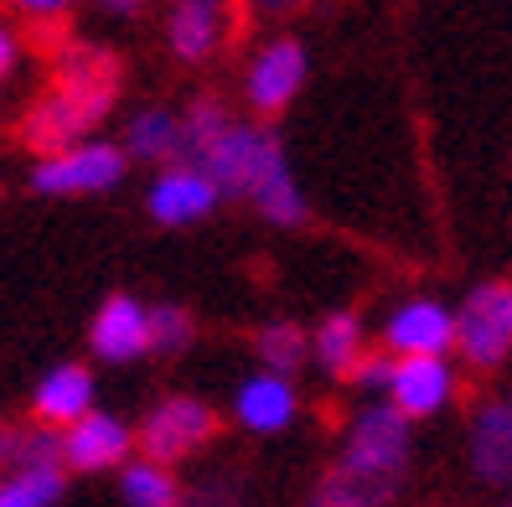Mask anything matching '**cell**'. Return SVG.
I'll list each match as a JSON object with an SVG mask.
<instances>
[{"mask_svg":"<svg viewBox=\"0 0 512 507\" xmlns=\"http://www.w3.org/2000/svg\"><path fill=\"white\" fill-rule=\"evenodd\" d=\"M119 57L104 42H83L68 37L63 47L52 52V88L21 114V145L32 156H52V151H68V145L88 140L104 114L119 104Z\"/></svg>","mask_w":512,"mask_h":507,"instance_id":"obj_1","label":"cell"},{"mask_svg":"<svg viewBox=\"0 0 512 507\" xmlns=\"http://www.w3.org/2000/svg\"><path fill=\"white\" fill-rule=\"evenodd\" d=\"M202 171L213 187L233 202H249L269 228H300L311 218L306 187L295 182L285 140L264 125V119H233L202 156Z\"/></svg>","mask_w":512,"mask_h":507,"instance_id":"obj_2","label":"cell"},{"mask_svg":"<svg viewBox=\"0 0 512 507\" xmlns=\"http://www.w3.org/2000/svg\"><path fill=\"white\" fill-rule=\"evenodd\" d=\"M409 440H414V425L388 399H373V404H363L352 414L337 466L363 476V482H378L388 492H399L404 471H409Z\"/></svg>","mask_w":512,"mask_h":507,"instance_id":"obj_3","label":"cell"},{"mask_svg":"<svg viewBox=\"0 0 512 507\" xmlns=\"http://www.w3.org/2000/svg\"><path fill=\"white\" fill-rule=\"evenodd\" d=\"M130 176V156L119 151V140L88 135L68 151L37 156L32 166V192L42 197H104Z\"/></svg>","mask_w":512,"mask_h":507,"instance_id":"obj_4","label":"cell"},{"mask_svg":"<svg viewBox=\"0 0 512 507\" xmlns=\"http://www.w3.org/2000/svg\"><path fill=\"white\" fill-rule=\"evenodd\" d=\"M218 435V414L213 404H202L197 394H166L145 409V420L135 425V451L145 461H161V466H176L197 456L207 440Z\"/></svg>","mask_w":512,"mask_h":507,"instance_id":"obj_5","label":"cell"},{"mask_svg":"<svg viewBox=\"0 0 512 507\" xmlns=\"http://www.w3.org/2000/svg\"><path fill=\"white\" fill-rule=\"evenodd\" d=\"M456 352L471 368H502L512 357V285H476L456 311Z\"/></svg>","mask_w":512,"mask_h":507,"instance_id":"obj_6","label":"cell"},{"mask_svg":"<svg viewBox=\"0 0 512 507\" xmlns=\"http://www.w3.org/2000/svg\"><path fill=\"white\" fill-rule=\"evenodd\" d=\"M306 78H311V52H306L300 37H269V42H259L254 57H249V68H244V99H249L254 119L285 114L300 99Z\"/></svg>","mask_w":512,"mask_h":507,"instance_id":"obj_7","label":"cell"},{"mask_svg":"<svg viewBox=\"0 0 512 507\" xmlns=\"http://www.w3.org/2000/svg\"><path fill=\"white\" fill-rule=\"evenodd\" d=\"M378 342L394 357H450L456 352V311L435 295H409L388 311Z\"/></svg>","mask_w":512,"mask_h":507,"instance_id":"obj_8","label":"cell"},{"mask_svg":"<svg viewBox=\"0 0 512 507\" xmlns=\"http://www.w3.org/2000/svg\"><path fill=\"white\" fill-rule=\"evenodd\" d=\"M223 192L202 166H161L145 187V213L156 228H197L218 213Z\"/></svg>","mask_w":512,"mask_h":507,"instance_id":"obj_9","label":"cell"},{"mask_svg":"<svg viewBox=\"0 0 512 507\" xmlns=\"http://www.w3.org/2000/svg\"><path fill=\"white\" fill-rule=\"evenodd\" d=\"M88 352L109 368H125L150 357V306L130 290H114L99 301V311L88 316Z\"/></svg>","mask_w":512,"mask_h":507,"instance_id":"obj_10","label":"cell"},{"mask_svg":"<svg viewBox=\"0 0 512 507\" xmlns=\"http://www.w3.org/2000/svg\"><path fill=\"white\" fill-rule=\"evenodd\" d=\"M161 32H166V47L176 63L202 68L233 37V0H171Z\"/></svg>","mask_w":512,"mask_h":507,"instance_id":"obj_11","label":"cell"},{"mask_svg":"<svg viewBox=\"0 0 512 507\" xmlns=\"http://www.w3.org/2000/svg\"><path fill=\"white\" fill-rule=\"evenodd\" d=\"M135 451V430L130 420H119L109 409L83 414L78 425L63 430V471H83V476H99V471H119Z\"/></svg>","mask_w":512,"mask_h":507,"instance_id":"obj_12","label":"cell"},{"mask_svg":"<svg viewBox=\"0 0 512 507\" xmlns=\"http://www.w3.org/2000/svg\"><path fill=\"white\" fill-rule=\"evenodd\" d=\"M388 404H394L404 420H430L450 399H456V368L450 357H394V378H388Z\"/></svg>","mask_w":512,"mask_h":507,"instance_id":"obj_13","label":"cell"},{"mask_svg":"<svg viewBox=\"0 0 512 507\" xmlns=\"http://www.w3.org/2000/svg\"><path fill=\"white\" fill-rule=\"evenodd\" d=\"M233 420H238V430H249V435H285L300 420V389H295V378L254 368L233 389Z\"/></svg>","mask_w":512,"mask_h":507,"instance_id":"obj_14","label":"cell"},{"mask_svg":"<svg viewBox=\"0 0 512 507\" xmlns=\"http://www.w3.org/2000/svg\"><path fill=\"white\" fill-rule=\"evenodd\" d=\"M99 409V383L88 363H52L32 389V420L47 430H68Z\"/></svg>","mask_w":512,"mask_h":507,"instance_id":"obj_15","label":"cell"},{"mask_svg":"<svg viewBox=\"0 0 512 507\" xmlns=\"http://www.w3.org/2000/svg\"><path fill=\"white\" fill-rule=\"evenodd\" d=\"M471 471L487 487H512V394L487 399L471 420Z\"/></svg>","mask_w":512,"mask_h":507,"instance_id":"obj_16","label":"cell"},{"mask_svg":"<svg viewBox=\"0 0 512 507\" xmlns=\"http://www.w3.org/2000/svg\"><path fill=\"white\" fill-rule=\"evenodd\" d=\"M119 151H125L135 166H182V109L171 104H145L130 114L125 125V140H119Z\"/></svg>","mask_w":512,"mask_h":507,"instance_id":"obj_17","label":"cell"},{"mask_svg":"<svg viewBox=\"0 0 512 507\" xmlns=\"http://www.w3.org/2000/svg\"><path fill=\"white\" fill-rule=\"evenodd\" d=\"M368 352V326L357 311H331L311 326V363L326 373V378H352V368L363 363Z\"/></svg>","mask_w":512,"mask_h":507,"instance_id":"obj_18","label":"cell"},{"mask_svg":"<svg viewBox=\"0 0 512 507\" xmlns=\"http://www.w3.org/2000/svg\"><path fill=\"white\" fill-rule=\"evenodd\" d=\"M254 357L264 373L300 378V368L311 363V332L300 321H264L254 332Z\"/></svg>","mask_w":512,"mask_h":507,"instance_id":"obj_19","label":"cell"},{"mask_svg":"<svg viewBox=\"0 0 512 507\" xmlns=\"http://www.w3.org/2000/svg\"><path fill=\"white\" fill-rule=\"evenodd\" d=\"M182 482L161 461H125L119 466V502L125 507H182Z\"/></svg>","mask_w":512,"mask_h":507,"instance_id":"obj_20","label":"cell"},{"mask_svg":"<svg viewBox=\"0 0 512 507\" xmlns=\"http://www.w3.org/2000/svg\"><path fill=\"white\" fill-rule=\"evenodd\" d=\"M233 109L213 94H197L187 109H182V166H202V156L213 151V140L233 125Z\"/></svg>","mask_w":512,"mask_h":507,"instance_id":"obj_21","label":"cell"},{"mask_svg":"<svg viewBox=\"0 0 512 507\" xmlns=\"http://www.w3.org/2000/svg\"><path fill=\"white\" fill-rule=\"evenodd\" d=\"M0 461L11 471H42V466H63V430H47L37 420L11 425L6 445H0Z\"/></svg>","mask_w":512,"mask_h":507,"instance_id":"obj_22","label":"cell"},{"mask_svg":"<svg viewBox=\"0 0 512 507\" xmlns=\"http://www.w3.org/2000/svg\"><path fill=\"white\" fill-rule=\"evenodd\" d=\"M68 487L63 466H42V471H6L0 482V507H57Z\"/></svg>","mask_w":512,"mask_h":507,"instance_id":"obj_23","label":"cell"},{"mask_svg":"<svg viewBox=\"0 0 512 507\" xmlns=\"http://www.w3.org/2000/svg\"><path fill=\"white\" fill-rule=\"evenodd\" d=\"M192 342H197V316L187 306H176V301L150 306V352L182 357V352H192Z\"/></svg>","mask_w":512,"mask_h":507,"instance_id":"obj_24","label":"cell"},{"mask_svg":"<svg viewBox=\"0 0 512 507\" xmlns=\"http://www.w3.org/2000/svg\"><path fill=\"white\" fill-rule=\"evenodd\" d=\"M388 378H394V352H383V347L373 352V347H368V352H363V363L352 368V378H347V383H357L363 394L383 399V394H388Z\"/></svg>","mask_w":512,"mask_h":507,"instance_id":"obj_25","label":"cell"},{"mask_svg":"<svg viewBox=\"0 0 512 507\" xmlns=\"http://www.w3.org/2000/svg\"><path fill=\"white\" fill-rule=\"evenodd\" d=\"M16 21H32V26H57L68 11H73V0H0Z\"/></svg>","mask_w":512,"mask_h":507,"instance_id":"obj_26","label":"cell"},{"mask_svg":"<svg viewBox=\"0 0 512 507\" xmlns=\"http://www.w3.org/2000/svg\"><path fill=\"white\" fill-rule=\"evenodd\" d=\"M21 57H26V37L11 21H0V83H11L21 73Z\"/></svg>","mask_w":512,"mask_h":507,"instance_id":"obj_27","label":"cell"},{"mask_svg":"<svg viewBox=\"0 0 512 507\" xmlns=\"http://www.w3.org/2000/svg\"><path fill=\"white\" fill-rule=\"evenodd\" d=\"M311 0H244V11L254 16H269V21H280V16H295V11H306Z\"/></svg>","mask_w":512,"mask_h":507,"instance_id":"obj_28","label":"cell"},{"mask_svg":"<svg viewBox=\"0 0 512 507\" xmlns=\"http://www.w3.org/2000/svg\"><path fill=\"white\" fill-rule=\"evenodd\" d=\"M94 6L104 11V16H119V21H130V16H140L150 0H94Z\"/></svg>","mask_w":512,"mask_h":507,"instance_id":"obj_29","label":"cell"},{"mask_svg":"<svg viewBox=\"0 0 512 507\" xmlns=\"http://www.w3.org/2000/svg\"><path fill=\"white\" fill-rule=\"evenodd\" d=\"M0 445H6V425H0Z\"/></svg>","mask_w":512,"mask_h":507,"instance_id":"obj_30","label":"cell"},{"mask_svg":"<svg viewBox=\"0 0 512 507\" xmlns=\"http://www.w3.org/2000/svg\"><path fill=\"white\" fill-rule=\"evenodd\" d=\"M507 507H512V502H507Z\"/></svg>","mask_w":512,"mask_h":507,"instance_id":"obj_31","label":"cell"}]
</instances>
